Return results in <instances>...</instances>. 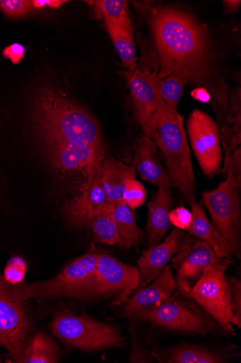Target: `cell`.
<instances>
[{"instance_id": "1", "label": "cell", "mask_w": 241, "mask_h": 363, "mask_svg": "<svg viewBox=\"0 0 241 363\" xmlns=\"http://www.w3.org/2000/svg\"><path fill=\"white\" fill-rule=\"evenodd\" d=\"M151 27L160 58L159 77L176 76L187 84L208 77L210 46L205 30L190 15L170 8L154 11Z\"/></svg>"}, {"instance_id": "2", "label": "cell", "mask_w": 241, "mask_h": 363, "mask_svg": "<svg viewBox=\"0 0 241 363\" xmlns=\"http://www.w3.org/2000/svg\"><path fill=\"white\" fill-rule=\"evenodd\" d=\"M31 118L43 144L103 150L97 121L55 89L44 86L37 91Z\"/></svg>"}, {"instance_id": "3", "label": "cell", "mask_w": 241, "mask_h": 363, "mask_svg": "<svg viewBox=\"0 0 241 363\" xmlns=\"http://www.w3.org/2000/svg\"><path fill=\"white\" fill-rule=\"evenodd\" d=\"M139 318L147 320L155 326L200 336L210 334L236 336L231 325L220 324L189 295L179 291L175 292L159 308L142 314Z\"/></svg>"}, {"instance_id": "4", "label": "cell", "mask_w": 241, "mask_h": 363, "mask_svg": "<svg viewBox=\"0 0 241 363\" xmlns=\"http://www.w3.org/2000/svg\"><path fill=\"white\" fill-rule=\"evenodd\" d=\"M99 252H89L66 265L50 279L19 284L23 301L31 298H56L60 296L84 298L94 296L96 264Z\"/></svg>"}, {"instance_id": "5", "label": "cell", "mask_w": 241, "mask_h": 363, "mask_svg": "<svg viewBox=\"0 0 241 363\" xmlns=\"http://www.w3.org/2000/svg\"><path fill=\"white\" fill-rule=\"evenodd\" d=\"M154 141L161 151L172 185L180 191L189 204L195 203L194 175L184 117L178 113L175 120L159 123Z\"/></svg>"}, {"instance_id": "6", "label": "cell", "mask_w": 241, "mask_h": 363, "mask_svg": "<svg viewBox=\"0 0 241 363\" xmlns=\"http://www.w3.org/2000/svg\"><path fill=\"white\" fill-rule=\"evenodd\" d=\"M50 328L54 335L61 341L87 352L125 345V338L114 326L68 311L56 315Z\"/></svg>"}, {"instance_id": "7", "label": "cell", "mask_w": 241, "mask_h": 363, "mask_svg": "<svg viewBox=\"0 0 241 363\" xmlns=\"http://www.w3.org/2000/svg\"><path fill=\"white\" fill-rule=\"evenodd\" d=\"M228 177L218 187L204 192L202 201L208 208L213 225L230 245L234 255H239L240 206L237 192L240 182L230 160L228 161Z\"/></svg>"}, {"instance_id": "8", "label": "cell", "mask_w": 241, "mask_h": 363, "mask_svg": "<svg viewBox=\"0 0 241 363\" xmlns=\"http://www.w3.org/2000/svg\"><path fill=\"white\" fill-rule=\"evenodd\" d=\"M19 284H10L0 274V345L14 362L21 356L30 328Z\"/></svg>"}, {"instance_id": "9", "label": "cell", "mask_w": 241, "mask_h": 363, "mask_svg": "<svg viewBox=\"0 0 241 363\" xmlns=\"http://www.w3.org/2000/svg\"><path fill=\"white\" fill-rule=\"evenodd\" d=\"M230 264L228 258L218 265L206 267L189 293L194 301L223 325H231L233 317L232 291L225 275Z\"/></svg>"}, {"instance_id": "10", "label": "cell", "mask_w": 241, "mask_h": 363, "mask_svg": "<svg viewBox=\"0 0 241 363\" xmlns=\"http://www.w3.org/2000/svg\"><path fill=\"white\" fill-rule=\"evenodd\" d=\"M192 149L206 177L219 173L222 163L220 131L217 123L208 114L194 110L187 121Z\"/></svg>"}, {"instance_id": "11", "label": "cell", "mask_w": 241, "mask_h": 363, "mask_svg": "<svg viewBox=\"0 0 241 363\" xmlns=\"http://www.w3.org/2000/svg\"><path fill=\"white\" fill-rule=\"evenodd\" d=\"M139 281V269L122 262L107 253L99 252L94 295L114 296L112 306H120L133 294Z\"/></svg>"}, {"instance_id": "12", "label": "cell", "mask_w": 241, "mask_h": 363, "mask_svg": "<svg viewBox=\"0 0 241 363\" xmlns=\"http://www.w3.org/2000/svg\"><path fill=\"white\" fill-rule=\"evenodd\" d=\"M115 205L107 200L100 184V173L86 179L78 192L64 206L66 221L74 228H89L92 219L105 212H112Z\"/></svg>"}, {"instance_id": "13", "label": "cell", "mask_w": 241, "mask_h": 363, "mask_svg": "<svg viewBox=\"0 0 241 363\" xmlns=\"http://www.w3.org/2000/svg\"><path fill=\"white\" fill-rule=\"evenodd\" d=\"M137 118L145 135L151 138V123L158 108L162 79L157 72L135 69L126 74Z\"/></svg>"}, {"instance_id": "14", "label": "cell", "mask_w": 241, "mask_h": 363, "mask_svg": "<svg viewBox=\"0 0 241 363\" xmlns=\"http://www.w3.org/2000/svg\"><path fill=\"white\" fill-rule=\"evenodd\" d=\"M194 240L192 236L185 234L184 230L176 228L163 243L144 251L137 262L140 281L134 292L146 287L155 279L171 257L187 249Z\"/></svg>"}, {"instance_id": "15", "label": "cell", "mask_w": 241, "mask_h": 363, "mask_svg": "<svg viewBox=\"0 0 241 363\" xmlns=\"http://www.w3.org/2000/svg\"><path fill=\"white\" fill-rule=\"evenodd\" d=\"M228 258L217 257L213 248L206 242L197 240L173 259V266L177 270L175 279L177 291L189 295L191 284L201 277L209 266L218 265Z\"/></svg>"}, {"instance_id": "16", "label": "cell", "mask_w": 241, "mask_h": 363, "mask_svg": "<svg viewBox=\"0 0 241 363\" xmlns=\"http://www.w3.org/2000/svg\"><path fill=\"white\" fill-rule=\"evenodd\" d=\"M177 289L176 281L170 266L151 284L133 293L125 302L123 315L126 317L139 318L142 314L159 308L173 295Z\"/></svg>"}, {"instance_id": "17", "label": "cell", "mask_w": 241, "mask_h": 363, "mask_svg": "<svg viewBox=\"0 0 241 363\" xmlns=\"http://www.w3.org/2000/svg\"><path fill=\"white\" fill-rule=\"evenodd\" d=\"M237 352L233 345L219 350L184 343L167 349L153 348L151 353L162 363H223L240 355Z\"/></svg>"}, {"instance_id": "18", "label": "cell", "mask_w": 241, "mask_h": 363, "mask_svg": "<svg viewBox=\"0 0 241 363\" xmlns=\"http://www.w3.org/2000/svg\"><path fill=\"white\" fill-rule=\"evenodd\" d=\"M134 164L142 179L159 187L173 186L162 164L155 142L146 135L141 138L135 146Z\"/></svg>"}, {"instance_id": "19", "label": "cell", "mask_w": 241, "mask_h": 363, "mask_svg": "<svg viewBox=\"0 0 241 363\" xmlns=\"http://www.w3.org/2000/svg\"><path fill=\"white\" fill-rule=\"evenodd\" d=\"M134 166H127L112 157H105L101 164L100 184L109 203L117 205L123 201L127 183L135 179Z\"/></svg>"}, {"instance_id": "20", "label": "cell", "mask_w": 241, "mask_h": 363, "mask_svg": "<svg viewBox=\"0 0 241 363\" xmlns=\"http://www.w3.org/2000/svg\"><path fill=\"white\" fill-rule=\"evenodd\" d=\"M173 196L170 188L159 187L148 203V247L158 245L170 227L169 213Z\"/></svg>"}, {"instance_id": "21", "label": "cell", "mask_w": 241, "mask_h": 363, "mask_svg": "<svg viewBox=\"0 0 241 363\" xmlns=\"http://www.w3.org/2000/svg\"><path fill=\"white\" fill-rule=\"evenodd\" d=\"M192 220L188 233L198 240L208 244L217 257L230 258L234 255L228 243L218 232L213 224L206 218L201 207L196 203L192 205Z\"/></svg>"}, {"instance_id": "22", "label": "cell", "mask_w": 241, "mask_h": 363, "mask_svg": "<svg viewBox=\"0 0 241 363\" xmlns=\"http://www.w3.org/2000/svg\"><path fill=\"white\" fill-rule=\"evenodd\" d=\"M187 84L181 78L170 76L162 80L158 108L151 123V139L155 140L156 128L165 121H173L177 115V106Z\"/></svg>"}, {"instance_id": "23", "label": "cell", "mask_w": 241, "mask_h": 363, "mask_svg": "<svg viewBox=\"0 0 241 363\" xmlns=\"http://www.w3.org/2000/svg\"><path fill=\"white\" fill-rule=\"evenodd\" d=\"M112 216L116 223L119 241L117 245L124 250H129L139 245L143 240L144 232L137 226L136 215L124 202L114 206Z\"/></svg>"}, {"instance_id": "24", "label": "cell", "mask_w": 241, "mask_h": 363, "mask_svg": "<svg viewBox=\"0 0 241 363\" xmlns=\"http://www.w3.org/2000/svg\"><path fill=\"white\" fill-rule=\"evenodd\" d=\"M59 358V351L54 340L43 333H38L26 343L17 362L56 363Z\"/></svg>"}, {"instance_id": "25", "label": "cell", "mask_w": 241, "mask_h": 363, "mask_svg": "<svg viewBox=\"0 0 241 363\" xmlns=\"http://www.w3.org/2000/svg\"><path fill=\"white\" fill-rule=\"evenodd\" d=\"M96 13L105 22L119 27L134 35V25L129 18L128 4L124 0H99L93 2Z\"/></svg>"}, {"instance_id": "26", "label": "cell", "mask_w": 241, "mask_h": 363, "mask_svg": "<svg viewBox=\"0 0 241 363\" xmlns=\"http://www.w3.org/2000/svg\"><path fill=\"white\" fill-rule=\"evenodd\" d=\"M105 23L124 67L128 72L134 71L136 68V56L134 35L111 23Z\"/></svg>"}, {"instance_id": "27", "label": "cell", "mask_w": 241, "mask_h": 363, "mask_svg": "<svg viewBox=\"0 0 241 363\" xmlns=\"http://www.w3.org/2000/svg\"><path fill=\"white\" fill-rule=\"evenodd\" d=\"M112 211L99 214L93 218L89 224L95 240L100 243L109 245H117L119 243V233L112 216Z\"/></svg>"}, {"instance_id": "28", "label": "cell", "mask_w": 241, "mask_h": 363, "mask_svg": "<svg viewBox=\"0 0 241 363\" xmlns=\"http://www.w3.org/2000/svg\"><path fill=\"white\" fill-rule=\"evenodd\" d=\"M147 192L145 186L136 179L130 180L123 195V201L128 207L134 210L142 206L146 201Z\"/></svg>"}, {"instance_id": "29", "label": "cell", "mask_w": 241, "mask_h": 363, "mask_svg": "<svg viewBox=\"0 0 241 363\" xmlns=\"http://www.w3.org/2000/svg\"><path fill=\"white\" fill-rule=\"evenodd\" d=\"M0 10L11 18H23L33 11L28 0H0Z\"/></svg>"}, {"instance_id": "30", "label": "cell", "mask_w": 241, "mask_h": 363, "mask_svg": "<svg viewBox=\"0 0 241 363\" xmlns=\"http://www.w3.org/2000/svg\"><path fill=\"white\" fill-rule=\"evenodd\" d=\"M26 270L27 267L24 259L20 257H14L7 263L4 276L8 282L17 285L23 281Z\"/></svg>"}, {"instance_id": "31", "label": "cell", "mask_w": 241, "mask_h": 363, "mask_svg": "<svg viewBox=\"0 0 241 363\" xmlns=\"http://www.w3.org/2000/svg\"><path fill=\"white\" fill-rule=\"evenodd\" d=\"M232 291V308L233 317L231 323L241 327V282L235 278L228 279Z\"/></svg>"}, {"instance_id": "32", "label": "cell", "mask_w": 241, "mask_h": 363, "mask_svg": "<svg viewBox=\"0 0 241 363\" xmlns=\"http://www.w3.org/2000/svg\"><path fill=\"white\" fill-rule=\"evenodd\" d=\"M169 219L177 228L187 230L191 225L192 213L184 207H179L170 211Z\"/></svg>"}, {"instance_id": "33", "label": "cell", "mask_w": 241, "mask_h": 363, "mask_svg": "<svg viewBox=\"0 0 241 363\" xmlns=\"http://www.w3.org/2000/svg\"><path fill=\"white\" fill-rule=\"evenodd\" d=\"M25 53V48L18 43L10 45L4 51V55L14 64L19 63L24 57Z\"/></svg>"}, {"instance_id": "34", "label": "cell", "mask_w": 241, "mask_h": 363, "mask_svg": "<svg viewBox=\"0 0 241 363\" xmlns=\"http://www.w3.org/2000/svg\"><path fill=\"white\" fill-rule=\"evenodd\" d=\"M64 3L65 1H62V0H33V1H31L33 11L45 9L46 7L58 9Z\"/></svg>"}, {"instance_id": "35", "label": "cell", "mask_w": 241, "mask_h": 363, "mask_svg": "<svg viewBox=\"0 0 241 363\" xmlns=\"http://www.w3.org/2000/svg\"><path fill=\"white\" fill-rule=\"evenodd\" d=\"M223 4L225 6V10L230 13H235L237 11L240 1H224Z\"/></svg>"}, {"instance_id": "36", "label": "cell", "mask_w": 241, "mask_h": 363, "mask_svg": "<svg viewBox=\"0 0 241 363\" xmlns=\"http://www.w3.org/2000/svg\"><path fill=\"white\" fill-rule=\"evenodd\" d=\"M196 92V99L200 101L206 102L209 100V94L206 92L204 89H200V90H197Z\"/></svg>"}, {"instance_id": "37", "label": "cell", "mask_w": 241, "mask_h": 363, "mask_svg": "<svg viewBox=\"0 0 241 363\" xmlns=\"http://www.w3.org/2000/svg\"><path fill=\"white\" fill-rule=\"evenodd\" d=\"M3 362L1 357H0V363Z\"/></svg>"}]
</instances>
